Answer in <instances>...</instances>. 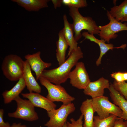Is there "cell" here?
<instances>
[{
  "label": "cell",
  "mask_w": 127,
  "mask_h": 127,
  "mask_svg": "<svg viewBox=\"0 0 127 127\" xmlns=\"http://www.w3.org/2000/svg\"><path fill=\"white\" fill-rule=\"evenodd\" d=\"M83 57V53L80 48L78 46L59 67L49 70L45 69L41 76L52 83L60 85L66 82L68 78L72 68L75 66L80 59Z\"/></svg>",
  "instance_id": "6da1fadb"
},
{
  "label": "cell",
  "mask_w": 127,
  "mask_h": 127,
  "mask_svg": "<svg viewBox=\"0 0 127 127\" xmlns=\"http://www.w3.org/2000/svg\"><path fill=\"white\" fill-rule=\"evenodd\" d=\"M69 8V14L73 20L71 24L76 41L77 42L82 36L81 32L83 30H87L91 34H98V26L91 17L83 16L79 13V8Z\"/></svg>",
  "instance_id": "7a4b0ae2"
},
{
  "label": "cell",
  "mask_w": 127,
  "mask_h": 127,
  "mask_svg": "<svg viewBox=\"0 0 127 127\" xmlns=\"http://www.w3.org/2000/svg\"><path fill=\"white\" fill-rule=\"evenodd\" d=\"M24 61L15 54H10L4 58L1 69L5 76L11 81H18L23 77Z\"/></svg>",
  "instance_id": "3957f363"
},
{
  "label": "cell",
  "mask_w": 127,
  "mask_h": 127,
  "mask_svg": "<svg viewBox=\"0 0 127 127\" xmlns=\"http://www.w3.org/2000/svg\"><path fill=\"white\" fill-rule=\"evenodd\" d=\"M92 104L95 112L97 113L100 119L107 118L111 114L121 118L122 111L118 106L110 102L107 97L103 95L92 99Z\"/></svg>",
  "instance_id": "277c9868"
},
{
  "label": "cell",
  "mask_w": 127,
  "mask_h": 127,
  "mask_svg": "<svg viewBox=\"0 0 127 127\" xmlns=\"http://www.w3.org/2000/svg\"><path fill=\"white\" fill-rule=\"evenodd\" d=\"M14 100L17 103L16 109L14 112L8 113V117L30 122L38 119L35 107L29 100L23 99L19 96Z\"/></svg>",
  "instance_id": "5b68a950"
},
{
  "label": "cell",
  "mask_w": 127,
  "mask_h": 127,
  "mask_svg": "<svg viewBox=\"0 0 127 127\" xmlns=\"http://www.w3.org/2000/svg\"><path fill=\"white\" fill-rule=\"evenodd\" d=\"M39 80L47 89L48 93L46 97L51 101L60 102L67 105L75 100V98L70 95L60 85L54 84L42 76Z\"/></svg>",
  "instance_id": "8992f818"
},
{
  "label": "cell",
  "mask_w": 127,
  "mask_h": 127,
  "mask_svg": "<svg viewBox=\"0 0 127 127\" xmlns=\"http://www.w3.org/2000/svg\"><path fill=\"white\" fill-rule=\"evenodd\" d=\"M75 110L74 104L71 103L67 105L63 104L57 109L47 111L49 119L44 126L47 127H63L67 122L68 115Z\"/></svg>",
  "instance_id": "52a82bcc"
},
{
  "label": "cell",
  "mask_w": 127,
  "mask_h": 127,
  "mask_svg": "<svg viewBox=\"0 0 127 127\" xmlns=\"http://www.w3.org/2000/svg\"><path fill=\"white\" fill-rule=\"evenodd\" d=\"M107 15L110 22L107 25L98 26V35L101 39L109 43L110 40L117 37L118 35L116 33L123 31H127V24L126 22L123 23L117 20L111 15L108 10L107 11Z\"/></svg>",
  "instance_id": "ba28073f"
},
{
  "label": "cell",
  "mask_w": 127,
  "mask_h": 127,
  "mask_svg": "<svg viewBox=\"0 0 127 127\" xmlns=\"http://www.w3.org/2000/svg\"><path fill=\"white\" fill-rule=\"evenodd\" d=\"M75 69L70 73V83L78 89H84L91 81L84 63L78 62Z\"/></svg>",
  "instance_id": "9c48e42d"
},
{
  "label": "cell",
  "mask_w": 127,
  "mask_h": 127,
  "mask_svg": "<svg viewBox=\"0 0 127 127\" xmlns=\"http://www.w3.org/2000/svg\"><path fill=\"white\" fill-rule=\"evenodd\" d=\"M40 54V52L38 51L32 54H27L24 56L31 69L35 72L37 80L39 79L43 71L52 65L51 63L45 62L42 60Z\"/></svg>",
  "instance_id": "30bf717a"
},
{
  "label": "cell",
  "mask_w": 127,
  "mask_h": 127,
  "mask_svg": "<svg viewBox=\"0 0 127 127\" xmlns=\"http://www.w3.org/2000/svg\"><path fill=\"white\" fill-rule=\"evenodd\" d=\"M110 86L109 80L102 77L95 81H90L84 89L83 92L85 94L94 98L103 96L104 89H108Z\"/></svg>",
  "instance_id": "8fae6325"
},
{
  "label": "cell",
  "mask_w": 127,
  "mask_h": 127,
  "mask_svg": "<svg viewBox=\"0 0 127 127\" xmlns=\"http://www.w3.org/2000/svg\"><path fill=\"white\" fill-rule=\"evenodd\" d=\"M21 95L27 98L35 107L43 108L47 111L55 109L56 105L39 93L34 92L22 93Z\"/></svg>",
  "instance_id": "7c38bea8"
},
{
  "label": "cell",
  "mask_w": 127,
  "mask_h": 127,
  "mask_svg": "<svg viewBox=\"0 0 127 127\" xmlns=\"http://www.w3.org/2000/svg\"><path fill=\"white\" fill-rule=\"evenodd\" d=\"M82 36L85 38V39L89 40L97 44L99 46L100 49V53L99 57L96 61V64L97 66H99L101 64V60L103 56L109 50L114 48H124L126 45H123L117 47H114L113 45L111 44H107L104 40H99L96 38L94 35L89 33L88 32H84L82 33Z\"/></svg>",
  "instance_id": "4fadbf2b"
},
{
  "label": "cell",
  "mask_w": 127,
  "mask_h": 127,
  "mask_svg": "<svg viewBox=\"0 0 127 127\" xmlns=\"http://www.w3.org/2000/svg\"><path fill=\"white\" fill-rule=\"evenodd\" d=\"M31 68L28 62L24 61V66L23 77L24 79L27 89L29 92H34L40 93L41 88L33 76Z\"/></svg>",
  "instance_id": "5bb4252c"
},
{
  "label": "cell",
  "mask_w": 127,
  "mask_h": 127,
  "mask_svg": "<svg viewBox=\"0 0 127 127\" xmlns=\"http://www.w3.org/2000/svg\"><path fill=\"white\" fill-rule=\"evenodd\" d=\"M63 19L64 23V27L62 29L63 34L69 47L68 57L74 50L78 47V43L74 37L72 24L68 22L65 14L63 16Z\"/></svg>",
  "instance_id": "9a60e30c"
},
{
  "label": "cell",
  "mask_w": 127,
  "mask_h": 127,
  "mask_svg": "<svg viewBox=\"0 0 127 127\" xmlns=\"http://www.w3.org/2000/svg\"><path fill=\"white\" fill-rule=\"evenodd\" d=\"M80 110L83 116V127H95L94 123L95 113L92 104V99H87L82 103Z\"/></svg>",
  "instance_id": "2e32d148"
},
{
  "label": "cell",
  "mask_w": 127,
  "mask_h": 127,
  "mask_svg": "<svg viewBox=\"0 0 127 127\" xmlns=\"http://www.w3.org/2000/svg\"><path fill=\"white\" fill-rule=\"evenodd\" d=\"M26 87L24 79L22 77L11 89L9 90H6L2 93V95L4 103L8 104L14 100L19 96Z\"/></svg>",
  "instance_id": "e0dca14e"
},
{
  "label": "cell",
  "mask_w": 127,
  "mask_h": 127,
  "mask_svg": "<svg viewBox=\"0 0 127 127\" xmlns=\"http://www.w3.org/2000/svg\"><path fill=\"white\" fill-rule=\"evenodd\" d=\"M110 95L114 104L117 105L122 111L121 118L127 121V100L114 88L113 84L111 83L108 89Z\"/></svg>",
  "instance_id": "ac0fdd59"
},
{
  "label": "cell",
  "mask_w": 127,
  "mask_h": 127,
  "mask_svg": "<svg viewBox=\"0 0 127 127\" xmlns=\"http://www.w3.org/2000/svg\"><path fill=\"white\" fill-rule=\"evenodd\" d=\"M29 12H37L48 7L49 0H12Z\"/></svg>",
  "instance_id": "d6986e66"
},
{
  "label": "cell",
  "mask_w": 127,
  "mask_h": 127,
  "mask_svg": "<svg viewBox=\"0 0 127 127\" xmlns=\"http://www.w3.org/2000/svg\"><path fill=\"white\" fill-rule=\"evenodd\" d=\"M58 39L56 42L57 49L56 55L59 66L65 61L66 51L69 45L64 36L62 29L58 33Z\"/></svg>",
  "instance_id": "ffe728a7"
},
{
  "label": "cell",
  "mask_w": 127,
  "mask_h": 127,
  "mask_svg": "<svg viewBox=\"0 0 127 127\" xmlns=\"http://www.w3.org/2000/svg\"><path fill=\"white\" fill-rule=\"evenodd\" d=\"M109 12L118 21L127 18V0H124L118 6L115 5L111 8Z\"/></svg>",
  "instance_id": "44dd1931"
},
{
  "label": "cell",
  "mask_w": 127,
  "mask_h": 127,
  "mask_svg": "<svg viewBox=\"0 0 127 127\" xmlns=\"http://www.w3.org/2000/svg\"><path fill=\"white\" fill-rule=\"evenodd\" d=\"M118 117L111 114L109 117L104 119H100L98 116H94V123L95 127H113Z\"/></svg>",
  "instance_id": "7402d4cb"
},
{
  "label": "cell",
  "mask_w": 127,
  "mask_h": 127,
  "mask_svg": "<svg viewBox=\"0 0 127 127\" xmlns=\"http://www.w3.org/2000/svg\"><path fill=\"white\" fill-rule=\"evenodd\" d=\"M62 4L68 7L79 8L86 7L88 4L85 0H62Z\"/></svg>",
  "instance_id": "603a6c76"
},
{
  "label": "cell",
  "mask_w": 127,
  "mask_h": 127,
  "mask_svg": "<svg viewBox=\"0 0 127 127\" xmlns=\"http://www.w3.org/2000/svg\"><path fill=\"white\" fill-rule=\"evenodd\" d=\"M112 84L114 88L127 100V83L125 81L119 82L115 80Z\"/></svg>",
  "instance_id": "cb8c5ba5"
},
{
  "label": "cell",
  "mask_w": 127,
  "mask_h": 127,
  "mask_svg": "<svg viewBox=\"0 0 127 127\" xmlns=\"http://www.w3.org/2000/svg\"><path fill=\"white\" fill-rule=\"evenodd\" d=\"M112 78L115 81L119 82L127 81V72L118 71L113 72L111 74Z\"/></svg>",
  "instance_id": "d4e9b609"
},
{
  "label": "cell",
  "mask_w": 127,
  "mask_h": 127,
  "mask_svg": "<svg viewBox=\"0 0 127 127\" xmlns=\"http://www.w3.org/2000/svg\"><path fill=\"white\" fill-rule=\"evenodd\" d=\"M83 118V115L81 114L76 120H75L73 118H71L70 119L71 123L67 122V127H83V121L82 120Z\"/></svg>",
  "instance_id": "484cf974"
},
{
  "label": "cell",
  "mask_w": 127,
  "mask_h": 127,
  "mask_svg": "<svg viewBox=\"0 0 127 127\" xmlns=\"http://www.w3.org/2000/svg\"><path fill=\"white\" fill-rule=\"evenodd\" d=\"M4 111L3 109H0V127H10L11 125L8 122H5L3 119Z\"/></svg>",
  "instance_id": "4316f807"
},
{
  "label": "cell",
  "mask_w": 127,
  "mask_h": 127,
  "mask_svg": "<svg viewBox=\"0 0 127 127\" xmlns=\"http://www.w3.org/2000/svg\"><path fill=\"white\" fill-rule=\"evenodd\" d=\"M123 120L118 117L113 127H127V121H124Z\"/></svg>",
  "instance_id": "83f0119b"
},
{
  "label": "cell",
  "mask_w": 127,
  "mask_h": 127,
  "mask_svg": "<svg viewBox=\"0 0 127 127\" xmlns=\"http://www.w3.org/2000/svg\"><path fill=\"white\" fill-rule=\"evenodd\" d=\"M51 1L55 9L60 7L62 4V0H52Z\"/></svg>",
  "instance_id": "f1b7e54d"
},
{
  "label": "cell",
  "mask_w": 127,
  "mask_h": 127,
  "mask_svg": "<svg viewBox=\"0 0 127 127\" xmlns=\"http://www.w3.org/2000/svg\"><path fill=\"white\" fill-rule=\"evenodd\" d=\"M10 127H30L27 126L26 125L20 123H13L11 125Z\"/></svg>",
  "instance_id": "f546056e"
},
{
  "label": "cell",
  "mask_w": 127,
  "mask_h": 127,
  "mask_svg": "<svg viewBox=\"0 0 127 127\" xmlns=\"http://www.w3.org/2000/svg\"><path fill=\"white\" fill-rule=\"evenodd\" d=\"M120 21L122 22H125V21L127 22V18H125L124 19H123L122 20Z\"/></svg>",
  "instance_id": "4dcf8cb0"
},
{
  "label": "cell",
  "mask_w": 127,
  "mask_h": 127,
  "mask_svg": "<svg viewBox=\"0 0 127 127\" xmlns=\"http://www.w3.org/2000/svg\"><path fill=\"white\" fill-rule=\"evenodd\" d=\"M63 127H67L66 123H65Z\"/></svg>",
  "instance_id": "1f68e13d"
}]
</instances>
